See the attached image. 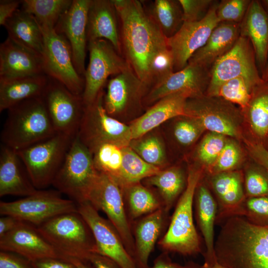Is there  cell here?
Masks as SVG:
<instances>
[{"mask_svg":"<svg viewBox=\"0 0 268 268\" xmlns=\"http://www.w3.org/2000/svg\"><path fill=\"white\" fill-rule=\"evenodd\" d=\"M112 0L118 16L122 54L148 87L151 61L157 53L168 47L167 39L147 13L142 1Z\"/></svg>","mask_w":268,"mask_h":268,"instance_id":"cell-1","label":"cell"},{"mask_svg":"<svg viewBox=\"0 0 268 268\" xmlns=\"http://www.w3.org/2000/svg\"><path fill=\"white\" fill-rule=\"evenodd\" d=\"M214 242L216 260L227 268H268V226L243 217L224 219Z\"/></svg>","mask_w":268,"mask_h":268,"instance_id":"cell-2","label":"cell"},{"mask_svg":"<svg viewBox=\"0 0 268 268\" xmlns=\"http://www.w3.org/2000/svg\"><path fill=\"white\" fill-rule=\"evenodd\" d=\"M0 139L3 144L18 151L57 134L43 97L19 102L8 110Z\"/></svg>","mask_w":268,"mask_h":268,"instance_id":"cell-3","label":"cell"},{"mask_svg":"<svg viewBox=\"0 0 268 268\" xmlns=\"http://www.w3.org/2000/svg\"><path fill=\"white\" fill-rule=\"evenodd\" d=\"M201 176L200 169L189 171L186 187L179 198L167 230L158 243L165 252L190 256L201 251L193 216L195 192Z\"/></svg>","mask_w":268,"mask_h":268,"instance_id":"cell-4","label":"cell"},{"mask_svg":"<svg viewBox=\"0 0 268 268\" xmlns=\"http://www.w3.org/2000/svg\"><path fill=\"white\" fill-rule=\"evenodd\" d=\"M36 227L61 259L87 261L89 256L95 253L93 234L78 210L57 215Z\"/></svg>","mask_w":268,"mask_h":268,"instance_id":"cell-5","label":"cell"},{"mask_svg":"<svg viewBox=\"0 0 268 268\" xmlns=\"http://www.w3.org/2000/svg\"><path fill=\"white\" fill-rule=\"evenodd\" d=\"M99 174L92 153L76 135L52 185L78 204L87 201Z\"/></svg>","mask_w":268,"mask_h":268,"instance_id":"cell-6","label":"cell"},{"mask_svg":"<svg viewBox=\"0 0 268 268\" xmlns=\"http://www.w3.org/2000/svg\"><path fill=\"white\" fill-rule=\"evenodd\" d=\"M74 137L57 133L16 151L34 187L41 190L50 185L62 166Z\"/></svg>","mask_w":268,"mask_h":268,"instance_id":"cell-7","label":"cell"},{"mask_svg":"<svg viewBox=\"0 0 268 268\" xmlns=\"http://www.w3.org/2000/svg\"><path fill=\"white\" fill-rule=\"evenodd\" d=\"M103 96L102 90L93 103L85 106L76 134L91 153L102 143H112L122 148L132 141L130 126L107 113Z\"/></svg>","mask_w":268,"mask_h":268,"instance_id":"cell-8","label":"cell"},{"mask_svg":"<svg viewBox=\"0 0 268 268\" xmlns=\"http://www.w3.org/2000/svg\"><path fill=\"white\" fill-rule=\"evenodd\" d=\"M122 187L112 177L102 172L87 199L96 210L104 212L116 229L132 257L134 253L133 230L124 202ZM134 260V259H133Z\"/></svg>","mask_w":268,"mask_h":268,"instance_id":"cell-9","label":"cell"},{"mask_svg":"<svg viewBox=\"0 0 268 268\" xmlns=\"http://www.w3.org/2000/svg\"><path fill=\"white\" fill-rule=\"evenodd\" d=\"M40 27L44 38L42 57L44 73L73 94L82 96L84 79L75 68L67 40L55 29Z\"/></svg>","mask_w":268,"mask_h":268,"instance_id":"cell-10","label":"cell"},{"mask_svg":"<svg viewBox=\"0 0 268 268\" xmlns=\"http://www.w3.org/2000/svg\"><path fill=\"white\" fill-rule=\"evenodd\" d=\"M58 191H43L12 201H0V213L37 227L57 215L78 210L77 204L63 198Z\"/></svg>","mask_w":268,"mask_h":268,"instance_id":"cell-11","label":"cell"},{"mask_svg":"<svg viewBox=\"0 0 268 268\" xmlns=\"http://www.w3.org/2000/svg\"><path fill=\"white\" fill-rule=\"evenodd\" d=\"M88 49L89 60L84 74L82 95L85 106L94 102L110 76H115L131 67L124 57L105 39L89 41Z\"/></svg>","mask_w":268,"mask_h":268,"instance_id":"cell-12","label":"cell"},{"mask_svg":"<svg viewBox=\"0 0 268 268\" xmlns=\"http://www.w3.org/2000/svg\"><path fill=\"white\" fill-rule=\"evenodd\" d=\"M238 77H244L260 84L265 82L259 71L250 41L240 36L233 47L211 67L206 95L213 96L222 84Z\"/></svg>","mask_w":268,"mask_h":268,"instance_id":"cell-13","label":"cell"},{"mask_svg":"<svg viewBox=\"0 0 268 268\" xmlns=\"http://www.w3.org/2000/svg\"><path fill=\"white\" fill-rule=\"evenodd\" d=\"M43 98L56 133L75 137L85 108L82 96L50 78Z\"/></svg>","mask_w":268,"mask_h":268,"instance_id":"cell-14","label":"cell"},{"mask_svg":"<svg viewBox=\"0 0 268 268\" xmlns=\"http://www.w3.org/2000/svg\"><path fill=\"white\" fill-rule=\"evenodd\" d=\"M77 205L78 212L93 234L96 245L95 253L112 259L122 268H137L121 236L109 220L102 217L88 201Z\"/></svg>","mask_w":268,"mask_h":268,"instance_id":"cell-15","label":"cell"},{"mask_svg":"<svg viewBox=\"0 0 268 268\" xmlns=\"http://www.w3.org/2000/svg\"><path fill=\"white\" fill-rule=\"evenodd\" d=\"M219 1L215 0L207 15L201 20L184 22L179 30L167 39L168 47L174 61V72L184 68L191 57L206 43L218 24L216 8Z\"/></svg>","mask_w":268,"mask_h":268,"instance_id":"cell-16","label":"cell"},{"mask_svg":"<svg viewBox=\"0 0 268 268\" xmlns=\"http://www.w3.org/2000/svg\"><path fill=\"white\" fill-rule=\"evenodd\" d=\"M192 99L187 102L188 117L193 119L203 130L225 136H239L231 117L233 108L230 105V102L206 95Z\"/></svg>","mask_w":268,"mask_h":268,"instance_id":"cell-17","label":"cell"},{"mask_svg":"<svg viewBox=\"0 0 268 268\" xmlns=\"http://www.w3.org/2000/svg\"><path fill=\"white\" fill-rule=\"evenodd\" d=\"M210 80V68L188 64L182 69L174 72L152 87L145 97L148 103H155L167 95L182 93L189 98L204 95Z\"/></svg>","mask_w":268,"mask_h":268,"instance_id":"cell-18","label":"cell"},{"mask_svg":"<svg viewBox=\"0 0 268 268\" xmlns=\"http://www.w3.org/2000/svg\"><path fill=\"white\" fill-rule=\"evenodd\" d=\"M91 0H73L60 18L55 29L69 43L75 68L84 77L87 39L88 11Z\"/></svg>","mask_w":268,"mask_h":268,"instance_id":"cell-19","label":"cell"},{"mask_svg":"<svg viewBox=\"0 0 268 268\" xmlns=\"http://www.w3.org/2000/svg\"><path fill=\"white\" fill-rule=\"evenodd\" d=\"M0 249L18 255L30 262L48 258L61 259L37 227L25 222L0 237Z\"/></svg>","mask_w":268,"mask_h":268,"instance_id":"cell-20","label":"cell"},{"mask_svg":"<svg viewBox=\"0 0 268 268\" xmlns=\"http://www.w3.org/2000/svg\"><path fill=\"white\" fill-rule=\"evenodd\" d=\"M148 86L136 75L131 67L110 79L103 96V105L111 116L127 111L138 105Z\"/></svg>","mask_w":268,"mask_h":268,"instance_id":"cell-21","label":"cell"},{"mask_svg":"<svg viewBox=\"0 0 268 268\" xmlns=\"http://www.w3.org/2000/svg\"><path fill=\"white\" fill-rule=\"evenodd\" d=\"M45 74L42 56L9 37L0 45V79Z\"/></svg>","mask_w":268,"mask_h":268,"instance_id":"cell-22","label":"cell"},{"mask_svg":"<svg viewBox=\"0 0 268 268\" xmlns=\"http://www.w3.org/2000/svg\"><path fill=\"white\" fill-rule=\"evenodd\" d=\"M119 19L112 0H91L87 24V39H103L110 42L122 55Z\"/></svg>","mask_w":268,"mask_h":268,"instance_id":"cell-23","label":"cell"},{"mask_svg":"<svg viewBox=\"0 0 268 268\" xmlns=\"http://www.w3.org/2000/svg\"><path fill=\"white\" fill-rule=\"evenodd\" d=\"M240 36L247 38L253 47L257 65L263 78L268 56V13L260 0H251L240 23Z\"/></svg>","mask_w":268,"mask_h":268,"instance_id":"cell-24","label":"cell"},{"mask_svg":"<svg viewBox=\"0 0 268 268\" xmlns=\"http://www.w3.org/2000/svg\"><path fill=\"white\" fill-rule=\"evenodd\" d=\"M189 98L188 95L178 93L165 96L157 101L130 126L132 140L141 137L171 118L187 117L186 105Z\"/></svg>","mask_w":268,"mask_h":268,"instance_id":"cell-25","label":"cell"},{"mask_svg":"<svg viewBox=\"0 0 268 268\" xmlns=\"http://www.w3.org/2000/svg\"><path fill=\"white\" fill-rule=\"evenodd\" d=\"M16 151L3 145L0 152V197L7 195L27 197L37 190L24 173Z\"/></svg>","mask_w":268,"mask_h":268,"instance_id":"cell-26","label":"cell"},{"mask_svg":"<svg viewBox=\"0 0 268 268\" xmlns=\"http://www.w3.org/2000/svg\"><path fill=\"white\" fill-rule=\"evenodd\" d=\"M240 33V24L218 23L205 44L191 57L188 64L211 68L217 60L233 47Z\"/></svg>","mask_w":268,"mask_h":268,"instance_id":"cell-27","label":"cell"},{"mask_svg":"<svg viewBox=\"0 0 268 268\" xmlns=\"http://www.w3.org/2000/svg\"><path fill=\"white\" fill-rule=\"evenodd\" d=\"M161 208L139 219L133 231L134 244V260L137 268H150L149 257L162 231L165 214Z\"/></svg>","mask_w":268,"mask_h":268,"instance_id":"cell-28","label":"cell"},{"mask_svg":"<svg viewBox=\"0 0 268 268\" xmlns=\"http://www.w3.org/2000/svg\"><path fill=\"white\" fill-rule=\"evenodd\" d=\"M242 174L231 171L212 174L210 185L216 197V223L226 218L246 198Z\"/></svg>","mask_w":268,"mask_h":268,"instance_id":"cell-29","label":"cell"},{"mask_svg":"<svg viewBox=\"0 0 268 268\" xmlns=\"http://www.w3.org/2000/svg\"><path fill=\"white\" fill-rule=\"evenodd\" d=\"M50 79L46 74L0 79V112L23 101L43 97Z\"/></svg>","mask_w":268,"mask_h":268,"instance_id":"cell-30","label":"cell"},{"mask_svg":"<svg viewBox=\"0 0 268 268\" xmlns=\"http://www.w3.org/2000/svg\"><path fill=\"white\" fill-rule=\"evenodd\" d=\"M200 182L194 198L196 218L206 248L204 260H211L216 258L214 224L218 212V205L207 187L204 184H200Z\"/></svg>","mask_w":268,"mask_h":268,"instance_id":"cell-31","label":"cell"},{"mask_svg":"<svg viewBox=\"0 0 268 268\" xmlns=\"http://www.w3.org/2000/svg\"><path fill=\"white\" fill-rule=\"evenodd\" d=\"M8 37L18 44L42 56L44 38L41 27L35 17L18 9L4 25Z\"/></svg>","mask_w":268,"mask_h":268,"instance_id":"cell-32","label":"cell"},{"mask_svg":"<svg viewBox=\"0 0 268 268\" xmlns=\"http://www.w3.org/2000/svg\"><path fill=\"white\" fill-rule=\"evenodd\" d=\"M145 10L167 39L174 36L184 23L179 0H155Z\"/></svg>","mask_w":268,"mask_h":268,"instance_id":"cell-33","label":"cell"},{"mask_svg":"<svg viewBox=\"0 0 268 268\" xmlns=\"http://www.w3.org/2000/svg\"><path fill=\"white\" fill-rule=\"evenodd\" d=\"M123 160L121 169L114 178L122 187L139 183L157 173L159 167L150 164L144 161L130 146L122 148Z\"/></svg>","mask_w":268,"mask_h":268,"instance_id":"cell-34","label":"cell"},{"mask_svg":"<svg viewBox=\"0 0 268 268\" xmlns=\"http://www.w3.org/2000/svg\"><path fill=\"white\" fill-rule=\"evenodd\" d=\"M182 171L177 167L160 170L148 178V183L156 187L161 196L163 207L167 213L184 192L186 184Z\"/></svg>","mask_w":268,"mask_h":268,"instance_id":"cell-35","label":"cell"},{"mask_svg":"<svg viewBox=\"0 0 268 268\" xmlns=\"http://www.w3.org/2000/svg\"><path fill=\"white\" fill-rule=\"evenodd\" d=\"M72 0H24L21 9L32 15L40 26L55 29L70 7Z\"/></svg>","mask_w":268,"mask_h":268,"instance_id":"cell-36","label":"cell"},{"mask_svg":"<svg viewBox=\"0 0 268 268\" xmlns=\"http://www.w3.org/2000/svg\"><path fill=\"white\" fill-rule=\"evenodd\" d=\"M122 188L126 194L127 213L130 221L163 208L158 199L139 183Z\"/></svg>","mask_w":268,"mask_h":268,"instance_id":"cell-37","label":"cell"},{"mask_svg":"<svg viewBox=\"0 0 268 268\" xmlns=\"http://www.w3.org/2000/svg\"><path fill=\"white\" fill-rule=\"evenodd\" d=\"M244 110L254 132L260 136H266L268 134V82L256 87Z\"/></svg>","mask_w":268,"mask_h":268,"instance_id":"cell-38","label":"cell"},{"mask_svg":"<svg viewBox=\"0 0 268 268\" xmlns=\"http://www.w3.org/2000/svg\"><path fill=\"white\" fill-rule=\"evenodd\" d=\"M261 84L244 77H236L222 84L212 96L236 104L244 110L248 107L255 88Z\"/></svg>","mask_w":268,"mask_h":268,"instance_id":"cell-39","label":"cell"},{"mask_svg":"<svg viewBox=\"0 0 268 268\" xmlns=\"http://www.w3.org/2000/svg\"><path fill=\"white\" fill-rule=\"evenodd\" d=\"M91 153L96 169L115 178L122 164V148L112 143L104 142L97 146Z\"/></svg>","mask_w":268,"mask_h":268,"instance_id":"cell-40","label":"cell"},{"mask_svg":"<svg viewBox=\"0 0 268 268\" xmlns=\"http://www.w3.org/2000/svg\"><path fill=\"white\" fill-rule=\"evenodd\" d=\"M233 216L243 217L255 225L268 226V196L246 197L227 217Z\"/></svg>","mask_w":268,"mask_h":268,"instance_id":"cell-41","label":"cell"},{"mask_svg":"<svg viewBox=\"0 0 268 268\" xmlns=\"http://www.w3.org/2000/svg\"><path fill=\"white\" fill-rule=\"evenodd\" d=\"M130 145V147L146 162L158 167L164 163V149L157 137H147L134 143L131 141Z\"/></svg>","mask_w":268,"mask_h":268,"instance_id":"cell-42","label":"cell"},{"mask_svg":"<svg viewBox=\"0 0 268 268\" xmlns=\"http://www.w3.org/2000/svg\"><path fill=\"white\" fill-rule=\"evenodd\" d=\"M227 141L225 135L211 132L203 138L197 154L198 158L208 169L215 162Z\"/></svg>","mask_w":268,"mask_h":268,"instance_id":"cell-43","label":"cell"},{"mask_svg":"<svg viewBox=\"0 0 268 268\" xmlns=\"http://www.w3.org/2000/svg\"><path fill=\"white\" fill-rule=\"evenodd\" d=\"M173 72L174 58L168 47L157 53L151 61L149 67L151 85L153 87Z\"/></svg>","mask_w":268,"mask_h":268,"instance_id":"cell-44","label":"cell"},{"mask_svg":"<svg viewBox=\"0 0 268 268\" xmlns=\"http://www.w3.org/2000/svg\"><path fill=\"white\" fill-rule=\"evenodd\" d=\"M251 0H222L216 8V16L219 22L240 24L243 19Z\"/></svg>","mask_w":268,"mask_h":268,"instance_id":"cell-45","label":"cell"},{"mask_svg":"<svg viewBox=\"0 0 268 268\" xmlns=\"http://www.w3.org/2000/svg\"><path fill=\"white\" fill-rule=\"evenodd\" d=\"M242 158L239 146L233 141L227 140L215 162L209 169L211 174L234 171Z\"/></svg>","mask_w":268,"mask_h":268,"instance_id":"cell-46","label":"cell"},{"mask_svg":"<svg viewBox=\"0 0 268 268\" xmlns=\"http://www.w3.org/2000/svg\"><path fill=\"white\" fill-rule=\"evenodd\" d=\"M244 190L246 197L268 196V174L258 169L245 173Z\"/></svg>","mask_w":268,"mask_h":268,"instance_id":"cell-47","label":"cell"},{"mask_svg":"<svg viewBox=\"0 0 268 268\" xmlns=\"http://www.w3.org/2000/svg\"><path fill=\"white\" fill-rule=\"evenodd\" d=\"M183 12L184 22L201 20L208 13L213 0H179Z\"/></svg>","mask_w":268,"mask_h":268,"instance_id":"cell-48","label":"cell"},{"mask_svg":"<svg viewBox=\"0 0 268 268\" xmlns=\"http://www.w3.org/2000/svg\"><path fill=\"white\" fill-rule=\"evenodd\" d=\"M189 118V120L179 121L174 128V134L176 139L185 145L195 142L203 131L196 122Z\"/></svg>","mask_w":268,"mask_h":268,"instance_id":"cell-49","label":"cell"},{"mask_svg":"<svg viewBox=\"0 0 268 268\" xmlns=\"http://www.w3.org/2000/svg\"><path fill=\"white\" fill-rule=\"evenodd\" d=\"M0 268H33L31 262L16 254L0 251Z\"/></svg>","mask_w":268,"mask_h":268,"instance_id":"cell-50","label":"cell"},{"mask_svg":"<svg viewBox=\"0 0 268 268\" xmlns=\"http://www.w3.org/2000/svg\"><path fill=\"white\" fill-rule=\"evenodd\" d=\"M31 262L33 268H76L71 262L58 258H48Z\"/></svg>","mask_w":268,"mask_h":268,"instance_id":"cell-51","label":"cell"},{"mask_svg":"<svg viewBox=\"0 0 268 268\" xmlns=\"http://www.w3.org/2000/svg\"><path fill=\"white\" fill-rule=\"evenodd\" d=\"M21 1L17 0H0V25L4 26L6 21L13 15L21 4Z\"/></svg>","mask_w":268,"mask_h":268,"instance_id":"cell-52","label":"cell"},{"mask_svg":"<svg viewBox=\"0 0 268 268\" xmlns=\"http://www.w3.org/2000/svg\"><path fill=\"white\" fill-rule=\"evenodd\" d=\"M150 268H201L195 264L182 266L173 262L165 252L158 256L154 260L153 266Z\"/></svg>","mask_w":268,"mask_h":268,"instance_id":"cell-53","label":"cell"},{"mask_svg":"<svg viewBox=\"0 0 268 268\" xmlns=\"http://www.w3.org/2000/svg\"><path fill=\"white\" fill-rule=\"evenodd\" d=\"M87 261L94 268H122L112 259L95 253H92L89 256Z\"/></svg>","mask_w":268,"mask_h":268,"instance_id":"cell-54","label":"cell"},{"mask_svg":"<svg viewBox=\"0 0 268 268\" xmlns=\"http://www.w3.org/2000/svg\"><path fill=\"white\" fill-rule=\"evenodd\" d=\"M248 146L254 157L268 172V150L259 144L249 142Z\"/></svg>","mask_w":268,"mask_h":268,"instance_id":"cell-55","label":"cell"},{"mask_svg":"<svg viewBox=\"0 0 268 268\" xmlns=\"http://www.w3.org/2000/svg\"><path fill=\"white\" fill-rule=\"evenodd\" d=\"M22 222L14 216L3 215L0 218V237L13 230Z\"/></svg>","mask_w":268,"mask_h":268,"instance_id":"cell-56","label":"cell"},{"mask_svg":"<svg viewBox=\"0 0 268 268\" xmlns=\"http://www.w3.org/2000/svg\"><path fill=\"white\" fill-rule=\"evenodd\" d=\"M72 263L76 268H94L91 264L87 261H84L76 258H68L66 259Z\"/></svg>","mask_w":268,"mask_h":268,"instance_id":"cell-57","label":"cell"},{"mask_svg":"<svg viewBox=\"0 0 268 268\" xmlns=\"http://www.w3.org/2000/svg\"><path fill=\"white\" fill-rule=\"evenodd\" d=\"M201 266V268H227L220 264L216 258L212 260H204L203 264Z\"/></svg>","mask_w":268,"mask_h":268,"instance_id":"cell-58","label":"cell"},{"mask_svg":"<svg viewBox=\"0 0 268 268\" xmlns=\"http://www.w3.org/2000/svg\"><path fill=\"white\" fill-rule=\"evenodd\" d=\"M262 78L265 82H268V56L265 71Z\"/></svg>","mask_w":268,"mask_h":268,"instance_id":"cell-59","label":"cell"},{"mask_svg":"<svg viewBox=\"0 0 268 268\" xmlns=\"http://www.w3.org/2000/svg\"><path fill=\"white\" fill-rule=\"evenodd\" d=\"M260 1L263 7L268 13V0H260Z\"/></svg>","mask_w":268,"mask_h":268,"instance_id":"cell-60","label":"cell"}]
</instances>
